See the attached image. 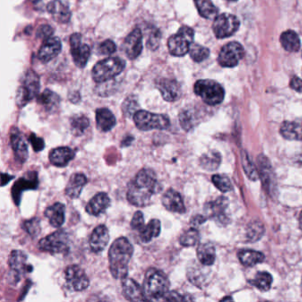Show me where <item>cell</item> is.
Segmentation results:
<instances>
[{"instance_id": "obj_38", "label": "cell", "mask_w": 302, "mask_h": 302, "mask_svg": "<svg viewBox=\"0 0 302 302\" xmlns=\"http://www.w3.org/2000/svg\"><path fill=\"white\" fill-rule=\"evenodd\" d=\"M264 254L254 250H242L239 253L240 262L246 267H253L264 261Z\"/></svg>"}, {"instance_id": "obj_39", "label": "cell", "mask_w": 302, "mask_h": 302, "mask_svg": "<svg viewBox=\"0 0 302 302\" xmlns=\"http://www.w3.org/2000/svg\"><path fill=\"white\" fill-rule=\"evenodd\" d=\"M196 8L198 9L199 15L205 19L216 18L218 13V9L213 4L211 0H194Z\"/></svg>"}, {"instance_id": "obj_11", "label": "cell", "mask_w": 302, "mask_h": 302, "mask_svg": "<svg viewBox=\"0 0 302 302\" xmlns=\"http://www.w3.org/2000/svg\"><path fill=\"white\" fill-rule=\"evenodd\" d=\"M64 277L67 286L72 291H84L90 285L89 277L78 265L68 266L64 271Z\"/></svg>"}, {"instance_id": "obj_64", "label": "cell", "mask_w": 302, "mask_h": 302, "mask_svg": "<svg viewBox=\"0 0 302 302\" xmlns=\"http://www.w3.org/2000/svg\"><path fill=\"white\" fill-rule=\"evenodd\" d=\"M301 291H302V280H301Z\"/></svg>"}, {"instance_id": "obj_4", "label": "cell", "mask_w": 302, "mask_h": 302, "mask_svg": "<svg viewBox=\"0 0 302 302\" xmlns=\"http://www.w3.org/2000/svg\"><path fill=\"white\" fill-rule=\"evenodd\" d=\"M126 67L125 60L119 57H110L98 61L91 71L94 82L97 83L108 82L119 75Z\"/></svg>"}, {"instance_id": "obj_24", "label": "cell", "mask_w": 302, "mask_h": 302, "mask_svg": "<svg viewBox=\"0 0 302 302\" xmlns=\"http://www.w3.org/2000/svg\"><path fill=\"white\" fill-rule=\"evenodd\" d=\"M46 10L57 23H67L70 21L72 16L70 9L61 0L51 1L47 5Z\"/></svg>"}, {"instance_id": "obj_5", "label": "cell", "mask_w": 302, "mask_h": 302, "mask_svg": "<svg viewBox=\"0 0 302 302\" xmlns=\"http://www.w3.org/2000/svg\"><path fill=\"white\" fill-rule=\"evenodd\" d=\"M194 92L209 106L220 104L225 96L223 86L216 81L209 79L197 81L194 84Z\"/></svg>"}, {"instance_id": "obj_29", "label": "cell", "mask_w": 302, "mask_h": 302, "mask_svg": "<svg viewBox=\"0 0 302 302\" xmlns=\"http://www.w3.org/2000/svg\"><path fill=\"white\" fill-rule=\"evenodd\" d=\"M96 123L99 131L109 132L116 126V116L109 109H98L96 111Z\"/></svg>"}, {"instance_id": "obj_20", "label": "cell", "mask_w": 302, "mask_h": 302, "mask_svg": "<svg viewBox=\"0 0 302 302\" xmlns=\"http://www.w3.org/2000/svg\"><path fill=\"white\" fill-rule=\"evenodd\" d=\"M109 239L110 236H109V229L103 224L98 225L94 229L93 232L90 235V240H89L90 250L95 254L101 253L108 246Z\"/></svg>"}, {"instance_id": "obj_17", "label": "cell", "mask_w": 302, "mask_h": 302, "mask_svg": "<svg viewBox=\"0 0 302 302\" xmlns=\"http://www.w3.org/2000/svg\"><path fill=\"white\" fill-rule=\"evenodd\" d=\"M123 50L130 60L137 59L143 51V35L139 29H135L124 39Z\"/></svg>"}, {"instance_id": "obj_40", "label": "cell", "mask_w": 302, "mask_h": 302, "mask_svg": "<svg viewBox=\"0 0 302 302\" xmlns=\"http://www.w3.org/2000/svg\"><path fill=\"white\" fill-rule=\"evenodd\" d=\"M197 116L194 110L190 109H183L179 114L181 127L185 131H190L197 124Z\"/></svg>"}, {"instance_id": "obj_61", "label": "cell", "mask_w": 302, "mask_h": 302, "mask_svg": "<svg viewBox=\"0 0 302 302\" xmlns=\"http://www.w3.org/2000/svg\"><path fill=\"white\" fill-rule=\"evenodd\" d=\"M299 227L302 230V212L300 214V217H299Z\"/></svg>"}, {"instance_id": "obj_31", "label": "cell", "mask_w": 302, "mask_h": 302, "mask_svg": "<svg viewBox=\"0 0 302 302\" xmlns=\"http://www.w3.org/2000/svg\"><path fill=\"white\" fill-rule=\"evenodd\" d=\"M38 103L41 105L47 112H55L60 107V97L52 90L46 89L38 96Z\"/></svg>"}, {"instance_id": "obj_55", "label": "cell", "mask_w": 302, "mask_h": 302, "mask_svg": "<svg viewBox=\"0 0 302 302\" xmlns=\"http://www.w3.org/2000/svg\"><path fill=\"white\" fill-rule=\"evenodd\" d=\"M190 298H186L185 296L181 295L176 292V291H168L167 294L165 295L164 298L162 300L165 301H183V300H189Z\"/></svg>"}, {"instance_id": "obj_34", "label": "cell", "mask_w": 302, "mask_h": 302, "mask_svg": "<svg viewBox=\"0 0 302 302\" xmlns=\"http://www.w3.org/2000/svg\"><path fill=\"white\" fill-rule=\"evenodd\" d=\"M197 257L204 266H211L216 261V249L210 243H203L198 246Z\"/></svg>"}, {"instance_id": "obj_3", "label": "cell", "mask_w": 302, "mask_h": 302, "mask_svg": "<svg viewBox=\"0 0 302 302\" xmlns=\"http://www.w3.org/2000/svg\"><path fill=\"white\" fill-rule=\"evenodd\" d=\"M142 287L147 300H162L169 291L170 282L162 270L151 268L146 271Z\"/></svg>"}, {"instance_id": "obj_53", "label": "cell", "mask_w": 302, "mask_h": 302, "mask_svg": "<svg viewBox=\"0 0 302 302\" xmlns=\"http://www.w3.org/2000/svg\"><path fill=\"white\" fill-rule=\"evenodd\" d=\"M53 33H54V30L52 27L47 24H44V25L38 27L36 36H37V38L43 39L45 41L46 39L52 38Z\"/></svg>"}, {"instance_id": "obj_36", "label": "cell", "mask_w": 302, "mask_h": 302, "mask_svg": "<svg viewBox=\"0 0 302 302\" xmlns=\"http://www.w3.org/2000/svg\"><path fill=\"white\" fill-rule=\"evenodd\" d=\"M221 161H222V157L220 153L217 151H210L209 153L202 155L199 160V163L202 168L206 170L214 171L219 168Z\"/></svg>"}, {"instance_id": "obj_19", "label": "cell", "mask_w": 302, "mask_h": 302, "mask_svg": "<svg viewBox=\"0 0 302 302\" xmlns=\"http://www.w3.org/2000/svg\"><path fill=\"white\" fill-rule=\"evenodd\" d=\"M61 47H62V45H61L60 38L52 37V38L46 39L39 49L38 55V60L43 63H47L60 54Z\"/></svg>"}, {"instance_id": "obj_2", "label": "cell", "mask_w": 302, "mask_h": 302, "mask_svg": "<svg viewBox=\"0 0 302 302\" xmlns=\"http://www.w3.org/2000/svg\"><path fill=\"white\" fill-rule=\"evenodd\" d=\"M133 252V246L127 238L121 237L114 241L109 252V269L113 277L121 280L127 277Z\"/></svg>"}, {"instance_id": "obj_45", "label": "cell", "mask_w": 302, "mask_h": 302, "mask_svg": "<svg viewBox=\"0 0 302 302\" xmlns=\"http://www.w3.org/2000/svg\"><path fill=\"white\" fill-rule=\"evenodd\" d=\"M190 56L192 60L195 62H202L203 60L208 59V57L210 54L209 49L207 48L203 45H198V44H192L190 46Z\"/></svg>"}, {"instance_id": "obj_63", "label": "cell", "mask_w": 302, "mask_h": 302, "mask_svg": "<svg viewBox=\"0 0 302 302\" xmlns=\"http://www.w3.org/2000/svg\"><path fill=\"white\" fill-rule=\"evenodd\" d=\"M226 1H232V2H235L237 0H226Z\"/></svg>"}, {"instance_id": "obj_59", "label": "cell", "mask_w": 302, "mask_h": 302, "mask_svg": "<svg viewBox=\"0 0 302 302\" xmlns=\"http://www.w3.org/2000/svg\"><path fill=\"white\" fill-rule=\"evenodd\" d=\"M134 140V138L131 137V136H127L125 138H123V142H122V146L123 147H126V146H131V143Z\"/></svg>"}, {"instance_id": "obj_14", "label": "cell", "mask_w": 302, "mask_h": 302, "mask_svg": "<svg viewBox=\"0 0 302 302\" xmlns=\"http://www.w3.org/2000/svg\"><path fill=\"white\" fill-rule=\"evenodd\" d=\"M229 202L226 198L220 197L214 202L207 203L204 208L206 217L212 219L217 224H227L229 217L227 216V209Z\"/></svg>"}, {"instance_id": "obj_54", "label": "cell", "mask_w": 302, "mask_h": 302, "mask_svg": "<svg viewBox=\"0 0 302 302\" xmlns=\"http://www.w3.org/2000/svg\"><path fill=\"white\" fill-rule=\"evenodd\" d=\"M29 141H30L31 146L33 147L34 151L35 152H41L42 150H44L45 148V144L44 139L38 137L37 135L31 133L29 138Z\"/></svg>"}, {"instance_id": "obj_18", "label": "cell", "mask_w": 302, "mask_h": 302, "mask_svg": "<svg viewBox=\"0 0 302 302\" xmlns=\"http://www.w3.org/2000/svg\"><path fill=\"white\" fill-rule=\"evenodd\" d=\"M156 87L160 90L164 100L168 102H175L181 97V85L175 79H160L157 81Z\"/></svg>"}, {"instance_id": "obj_49", "label": "cell", "mask_w": 302, "mask_h": 302, "mask_svg": "<svg viewBox=\"0 0 302 302\" xmlns=\"http://www.w3.org/2000/svg\"><path fill=\"white\" fill-rule=\"evenodd\" d=\"M264 233V229L263 226L260 223H253L250 224L248 232H247V237L250 241H256L260 239L261 236Z\"/></svg>"}, {"instance_id": "obj_35", "label": "cell", "mask_w": 302, "mask_h": 302, "mask_svg": "<svg viewBox=\"0 0 302 302\" xmlns=\"http://www.w3.org/2000/svg\"><path fill=\"white\" fill-rule=\"evenodd\" d=\"M22 85L24 86L27 90L30 91L32 97H36L38 95L40 89V80L39 76L33 70L27 71L26 74L23 75L22 80Z\"/></svg>"}, {"instance_id": "obj_51", "label": "cell", "mask_w": 302, "mask_h": 302, "mask_svg": "<svg viewBox=\"0 0 302 302\" xmlns=\"http://www.w3.org/2000/svg\"><path fill=\"white\" fill-rule=\"evenodd\" d=\"M161 31L157 29H153L152 32L148 36L147 39V48L151 50H156L160 45V41H161Z\"/></svg>"}, {"instance_id": "obj_32", "label": "cell", "mask_w": 302, "mask_h": 302, "mask_svg": "<svg viewBox=\"0 0 302 302\" xmlns=\"http://www.w3.org/2000/svg\"><path fill=\"white\" fill-rule=\"evenodd\" d=\"M161 224L160 220L153 219L139 232V239L143 243H149L161 234Z\"/></svg>"}, {"instance_id": "obj_52", "label": "cell", "mask_w": 302, "mask_h": 302, "mask_svg": "<svg viewBox=\"0 0 302 302\" xmlns=\"http://www.w3.org/2000/svg\"><path fill=\"white\" fill-rule=\"evenodd\" d=\"M144 226H145V219H144L143 213L141 211L135 213L134 216L132 217V220H131V229L139 232L144 228Z\"/></svg>"}, {"instance_id": "obj_44", "label": "cell", "mask_w": 302, "mask_h": 302, "mask_svg": "<svg viewBox=\"0 0 302 302\" xmlns=\"http://www.w3.org/2000/svg\"><path fill=\"white\" fill-rule=\"evenodd\" d=\"M199 241V232L195 228H190L183 232L180 237L179 242L181 245L185 247L194 246Z\"/></svg>"}, {"instance_id": "obj_15", "label": "cell", "mask_w": 302, "mask_h": 302, "mask_svg": "<svg viewBox=\"0 0 302 302\" xmlns=\"http://www.w3.org/2000/svg\"><path fill=\"white\" fill-rule=\"evenodd\" d=\"M38 175L36 171L28 172L21 177L12 188V197L15 205L19 206L22 193L28 190H37L38 187Z\"/></svg>"}, {"instance_id": "obj_8", "label": "cell", "mask_w": 302, "mask_h": 302, "mask_svg": "<svg viewBox=\"0 0 302 302\" xmlns=\"http://www.w3.org/2000/svg\"><path fill=\"white\" fill-rule=\"evenodd\" d=\"M194 39V30L188 26H182L178 31L168 38V48L173 56H184L190 51Z\"/></svg>"}, {"instance_id": "obj_50", "label": "cell", "mask_w": 302, "mask_h": 302, "mask_svg": "<svg viewBox=\"0 0 302 302\" xmlns=\"http://www.w3.org/2000/svg\"><path fill=\"white\" fill-rule=\"evenodd\" d=\"M116 45L115 44V42L108 39V40H105L104 42H102L100 45H98V52L100 53L101 55H111L113 53H115L116 52Z\"/></svg>"}, {"instance_id": "obj_21", "label": "cell", "mask_w": 302, "mask_h": 302, "mask_svg": "<svg viewBox=\"0 0 302 302\" xmlns=\"http://www.w3.org/2000/svg\"><path fill=\"white\" fill-rule=\"evenodd\" d=\"M123 293L130 301H147L143 287L132 278L126 277L123 279Z\"/></svg>"}, {"instance_id": "obj_28", "label": "cell", "mask_w": 302, "mask_h": 302, "mask_svg": "<svg viewBox=\"0 0 302 302\" xmlns=\"http://www.w3.org/2000/svg\"><path fill=\"white\" fill-rule=\"evenodd\" d=\"M87 177L82 173H75L68 180L65 192L71 198H77L80 197L83 187L87 183Z\"/></svg>"}, {"instance_id": "obj_7", "label": "cell", "mask_w": 302, "mask_h": 302, "mask_svg": "<svg viewBox=\"0 0 302 302\" xmlns=\"http://www.w3.org/2000/svg\"><path fill=\"white\" fill-rule=\"evenodd\" d=\"M38 247L43 252L51 254H67L70 250L69 235L64 230H60L46 236L38 243Z\"/></svg>"}, {"instance_id": "obj_62", "label": "cell", "mask_w": 302, "mask_h": 302, "mask_svg": "<svg viewBox=\"0 0 302 302\" xmlns=\"http://www.w3.org/2000/svg\"><path fill=\"white\" fill-rule=\"evenodd\" d=\"M226 299H232V298L231 297H227V298H223L222 300H226Z\"/></svg>"}, {"instance_id": "obj_25", "label": "cell", "mask_w": 302, "mask_h": 302, "mask_svg": "<svg viewBox=\"0 0 302 302\" xmlns=\"http://www.w3.org/2000/svg\"><path fill=\"white\" fill-rule=\"evenodd\" d=\"M111 199L109 195L106 192H99L96 194L87 204L85 208L86 212L90 216L98 217L109 209Z\"/></svg>"}, {"instance_id": "obj_47", "label": "cell", "mask_w": 302, "mask_h": 302, "mask_svg": "<svg viewBox=\"0 0 302 302\" xmlns=\"http://www.w3.org/2000/svg\"><path fill=\"white\" fill-rule=\"evenodd\" d=\"M242 165L244 171L246 172V175L253 181H255L259 178V171L255 168L254 163L251 161L250 158L247 155L246 152L242 153Z\"/></svg>"}, {"instance_id": "obj_16", "label": "cell", "mask_w": 302, "mask_h": 302, "mask_svg": "<svg viewBox=\"0 0 302 302\" xmlns=\"http://www.w3.org/2000/svg\"><path fill=\"white\" fill-rule=\"evenodd\" d=\"M10 143L15 154V161L19 162L20 164L25 163L29 157L28 144L18 128H12L10 131Z\"/></svg>"}, {"instance_id": "obj_41", "label": "cell", "mask_w": 302, "mask_h": 302, "mask_svg": "<svg viewBox=\"0 0 302 302\" xmlns=\"http://www.w3.org/2000/svg\"><path fill=\"white\" fill-rule=\"evenodd\" d=\"M272 276L268 272H258L256 276H254L253 280H251L250 283L255 287L261 290V291H268L271 287L272 284Z\"/></svg>"}, {"instance_id": "obj_9", "label": "cell", "mask_w": 302, "mask_h": 302, "mask_svg": "<svg viewBox=\"0 0 302 302\" xmlns=\"http://www.w3.org/2000/svg\"><path fill=\"white\" fill-rule=\"evenodd\" d=\"M27 260L28 256L23 251H12L8 260L10 271L8 275V283L12 285L19 283L25 273L32 271V266L27 264Z\"/></svg>"}, {"instance_id": "obj_42", "label": "cell", "mask_w": 302, "mask_h": 302, "mask_svg": "<svg viewBox=\"0 0 302 302\" xmlns=\"http://www.w3.org/2000/svg\"><path fill=\"white\" fill-rule=\"evenodd\" d=\"M187 276L190 280V283H193L198 287H202L203 283L206 281V274H204L203 269L199 268V266L196 263L193 266L189 267Z\"/></svg>"}, {"instance_id": "obj_57", "label": "cell", "mask_w": 302, "mask_h": 302, "mask_svg": "<svg viewBox=\"0 0 302 302\" xmlns=\"http://www.w3.org/2000/svg\"><path fill=\"white\" fill-rule=\"evenodd\" d=\"M207 220H208V218L204 217V216L197 215V216H195V217L191 218L190 224H191L192 226H194V227H196V226H198V225H202V224H204Z\"/></svg>"}, {"instance_id": "obj_26", "label": "cell", "mask_w": 302, "mask_h": 302, "mask_svg": "<svg viewBox=\"0 0 302 302\" xmlns=\"http://www.w3.org/2000/svg\"><path fill=\"white\" fill-rule=\"evenodd\" d=\"M258 164H259V172H260L259 177H261L263 185L268 191L269 190L272 191L273 189L275 188V180H274L275 176L268 158H266L263 155L258 157Z\"/></svg>"}, {"instance_id": "obj_56", "label": "cell", "mask_w": 302, "mask_h": 302, "mask_svg": "<svg viewBox=\"0 0 302 302\" xmlns=\"http://www.w3.org/2000/svg\"><path fill=\"white\" fill-rule=\"evenodd\" d=\"M290 86L291 89L294 90L297 92L301 93L302 92V80L298 76H292L290 82Z\"/></svg>"}, {"instance_id": "obj_10", "label": "cell", "mask_w": 302, "mask_h": 302, "mask_svg": "<svg viewBox=\"0 0 302 302\" xmlns=\"http://www.w3.org/2000/svg\"><path fill=\"white\" fill-rule=\"evenodd\" d=\"M240 23L238 17L230 14L217 15L213 23V31L217 38H226L238 31Z\"/></svg>"}, {"instance_id": "obj_23", "label": "cell", "mask_w": 302, "mask_h": 302, "mask_svg": "<svg viewBox=\"0 0 302 302\" xmlns=\"http://www.w3.org/2000/svg\"><path fill=\"white\" fill-rule=\"evenodd\" d=\"M161 202L165 209L170 212L183 214L186 211L181 194L174 189H168L163 195Z\"/></svg>"}, {"instance_id": "obj_58", "label": "cell", "mask_w": 302, "mask_h": 302, "mask_svg": "<svg viewBox=\"0 0 302 302\" xmlns=\"http://www.w3.org/2000/svg\"><path fill=\"white\" fill-rule=\"evenodd\" d=\"M14 177H15L14 175H9L8 174H5V173H3V174L1 175V181H2L1 185H2V186H5V185H6L7 183H9Z\"/></svg>"}, {"instance_id": "obj_37", "label": "cell", "mask_w": 302, "mask_h": 302, "mask_svg": "<svg viewBox=\"0 0 302 302\" xmlns=\"http://www.w3.org/2000/svg\"><path fill=\"white\" fill-rule=\"evenodd\" d=\"M90 126V120L83 115H75L70 118L71 132L75 137L84 134L86 130Z\"/></svg>"}, {"instance_id": "obj_30", "label": "cell", "mask_w": 302, "mask_h": 302, "mask_svg": "<svg viewBox=\"0 0 302 302\" xmlns=\"http://www.w3.org/2000/svg\"><path fill=\"white\" fill-rule=\"evenodd\" d=\"M280 133L289 140H302V121L284 122L280 128Z\"/></svg>"}, {"instance_id": "obj_22", "label": "cell", "mask_w": 302, "mask_h": 302, "mask_svg": "<svg viewBox=\"0 0 302 302\" xmlns=\"http://www.w3.org/2000/svg\"><path fill=\"white\" fill-rule=\"evenodd\" d=\"M75 157V152L74 150L67 146H61L51 151L49 154V160L53 166L63 168L71 161H73Z\"/></svg>"}, {"instance_id": "obj_48", "label": "cell", "mask_w": 302, "mask_h": 302, "mask_svg": "<svg viewBox=\"0 0 302 302\" xmlns=\"http://www.w3.org/2000/svg\"><path fill=\"white\" fill-rule=\"evenodd\" d=\"M212 182L222 192H228L232 190V182L225 175H215L212 177Z\"/></svg>"}, {"instance_id": "obj_46", "label": "cell", "mask_w": 302, "mask_h": 302, "mask_svg": "<svg viewBox=\"0 0 302 302\" xmlns=\"http://www.w3.org/2000/svg\"><path fill=\"white\" fill-rule=\"evenodd\" d=\"M22 228L33 239L34 238H37L41 232L40 220L38 219V217H33L30 220L23 222V224H22Z\"/></svg>"}, {"instance_id": "obj_6", "label": "cell", "mask_w": 302, "mask_h": 302, "mask_svg": "<svg viewBox=\"0 0 302 302\" xmlns=\"http://www.w3.org/2000/svg\"><path fill=\"white\" fill-rule=\"evenodd\" d=\"M133 120L137 128L142 131H163L170 127V120L168 116L153 114L145 110H138L133 116Z\"/></svg>"}, {"instance_id": "obj_43", "label": "cell", "mask_w": 302, "mask_h": 302, "mask_svg": "<svg viewBox=\"0 0 302 302\" xmlns=\"http://www.w3.org/2000/svg\"><path fill=\"white\" fill-rule=\"evenodd\" d=\"M122 110H123V115L128 118L133 117L135 114L139 110L138 97H136L135 95H131L126 97L125 100L123 101Z\"/></svg>"}, {"instance_id": "obj_12", "label": "cell", "mask_w": 302, "mask_h": 302, "mask_svg": "<svg viewBox=\"0 0 302 302\" xmlns=\"http://www.w3.org/2000/svg\"><path fill=\"white\" fill-rule=\"evenodd\" d=\"M245 55L242 45L238 42H231L221 49L218 63L224 67H234Z\"/></svg>"}, {"instance_id": "obj_27", "label": "cell", "mask_w": 302, "mask_h": 302, "mask_svg": "<svg viewBox=\"0 0 302 302\" xmlns=\"http://www.w3.org/2000/svg\"><path fill=\"white\" fill-rule=\"evenodd\" d=\"M65 205L60 202H57L45 209V216L52 227L60 228L65 223Z\"/></svg>"}, {"instance_id": "obj_60", "label": "cell", "mask_w": 302, "mask_h": 302, "mask_svg": "<svg viewBox=\"0 0 302 302\" xmlns=\"http://www.w3.org/2000/svg\"><path fill=\"white\" fill-rule=\"evenodd\" d=\"M69 100L73 103H77L80 101V94L79 92H74L69 95Z\"/></svg>"}, {"instance_id": "obj_1", "label": "cell", "mask_w": 302, "mask_h": 302, "mask_svg": "<svg viewBox=\"0 0 302 302\" xmlns=\"http://www.w3.org/2000/svg\"><path fill=\"white\" fill-rule=\"evenodd\" d=\"M160 190L155 172L151 168H143L128 184V202L138 208L146 207Z\"/></svg>"}, {"instance_id": "obj_13", "label": "cell", "mask_w": 302, "mask_h": 302, "mask_svg": "<svg viewBox=\"0 0 302 302\" xmlns=\"http://www.w3.org/2000/svg\"><path fill=\"white\" fill-rule=\"evenodd\" d=\"M71 47V55L76 67L83 68L89 60L90 56V46L82 44V35L80 33H74L71 35L69 39Z\"/></svg>"}, {"instance_id": "obj_33", "label": "cell", "mask_w": 302, "mask_h": 302, "mask_svg": "<svg viewBox=\"0 0 302 302\" xmlns=\"http://www.w3.org/2000/svg\"><path fill=\"white\" fill-rule=\"evenodd\" d=\"M280 43L283 48L289 52H297L300 49V40L293 30H286L280 36Z\"/></svg>"}]
</instances>
